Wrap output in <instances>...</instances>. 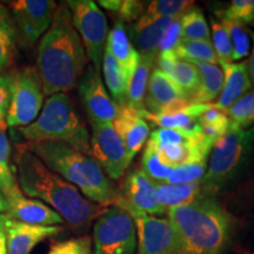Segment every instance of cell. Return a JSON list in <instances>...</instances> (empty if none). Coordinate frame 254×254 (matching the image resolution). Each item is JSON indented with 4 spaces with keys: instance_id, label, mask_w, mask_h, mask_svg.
I'll list each match as a JSON object with an SVG mask.
<instances>
[{
    "instance_id": "obj_37",
    "label": "cell",
    "mask_w": 254,
    "mask_h": 254,
    "mask_svg": "<svg viewBox=\"0 0 254 254\" xmlns=\"http://www.w3.org/2000/svg\"><path fill=\"white\" fill-rule=\"evenodd\" d=\"M142 171L155 183H165L170 174L172 173V168L165 166L159 160L158 151L150 145H146V148L142 155Z\"/></svg>"
},
{
    "instance_id": "obj_25",
    "label": "cell",
    "mask_w": 254,
    "mask_h": 254,
    "mask_svg": "<svg viewBox=\"0 0 254 254\" xmlns=\"http://www.w3.org/2000/svg\"><path fill=\"white\" fill-rule=\"evenodd\" d=\"M104 81L110 92L112 100L118 107L127 106V94H128V80L124 74L117 60L105 49L103 62H101Z\"/></svg>"
},
{
    "instance_id": "obj_14",
    "label": "cell",
    "mask_w": 254,
    "mask_h": 254,
    "mask_svg": "<svg viewBox=\"0 0 254 254\" xmlns=\"http://www.w3.org/2000/svg\"><path fill=\"white\" fill-rule=\"evenodd\" d=\"M136 226V254H177V237L167 219L133 215Z\"/></svg>"
},
{
    "instance_id": "obj_9",
    "label": "cell",
    "mask_w": 254,
    "mask_h": 254,
    "mask_svg": "<svg viewBox=\"0 0 254 254\" xmlns=\"http://www.w3.org/2000/svg\"><path fill=\"white\" fill-rule=\"evenodd\" d=\"M65 4L71 12L73 26L84 44L88 60L95 69L100 71L109 36L104 12L92 0H68Z\"/></svg>"
},
{
    "instance_id": "obj_20",
    "label": "cell",
    "mask_w": 254,
    "mask_h": 254,
    "mask_svg": "<svg viewBox=\"0 0 254 254\" xmlns=\"http://www.w3.org/2000/svg\"><path fill=\"white\" fill-rule=\"evenodd\" d=\"M221 68L224 72V85L219 99L213 106L226 112L232 105L252 91L253 85L247 62L221 64Z\"/></svg>"
},
{
    "instance_id": "obj_33",
    "label": "cell",
    "mask_w": 254,
    "mask_h": 254,
    "mask_svg": "<svg viewBox=\"0 0 254 254\" xmlns=\"http://www.w3.org/2000/svg\"><path fill=\"white\" fill-rule=\"evenodd\" d=\"M15 187L18 183L11 165V144L5 131H0V190L6 195Z\"/></svg>"
},
{
    "instance_id": "obj_32",
    "label": "cell",
    "mask_w": 254,
    "mask_h": 254,
    "mask_svg": "<svg viewBox=\"0 0 254 254\" xmlns=\"http://www.w3.org/2000/svg\"><path fill=\"white\" fill-rule=\"evenodd\" d=\"M230 129H245L254 124V91L240 98L226 111Z\"/></svg>"
},
{
    "instance_id": "obj_3",
    "label": "cell",
    "mask_w": 254,
    "mask_h": 254,
    "mask_svg": "<svg viewBox=\"0 0 254 254\" xmlns=\"http://www.w3.org/2000/svg\"><path fill=\"white\" fill-rule=\"evenodd\" d=\"M177 237V254H227L236 221L215 200L202 195L167 211Z\"/></svg>"
},
{
    "instance_id": "obj_2",
    "label": "cell",
    "mask_w": 254,
    "mask_h": 254,
    "mask_svg": "<svg viewBox=\"0 0 254 254\" xmlns=\"http://www.w3.org/2000/svg\"><path fill=\"white\" fill-rule=\"evenodd\" d=\"M15 167L21 192L46 204L72 226H85L106 209L85 198L77 187L53 172L26 145L18 147Z\"/></svg>"
},
{
    "instance_id": "obj_13",
    "label": "cell",
    "mask_w": 254,
    "mask_h": 254,
    "mask_svg": "<svg viewBox=\"0 0 254 254\" xmlns=\"http://www.w3.org/2000/svg\"><path fill=\"white\" fill-rule=\"evenodd\" d=\"M117 206L133 215H163L167 211L159 204L155 182L142 170H134L126 178L124 195H119Z\"/></svg>"
},
{
    "instance_id": "obj_17",
    "label": "cell",
    "mask_w": 254,
    "mask_h": 254,
    "mask_svg": "<svg viewBox=\"0 0 254 254\" xmlns=\"http://www.w3.org/2000/svg\"><path fill=\"white\" fill-rule=\"evenodd\" d=\"M60 226H38L5 217L7 254H30L38 244L60 233Z\"/></svg>"
},
{
    "instance_id": "obj_28",
    "label": "cell",
    "mask_w": 254,
    "mask_h": 254,
    "mask_svg": "<svg viewBox=\"0 0 254 254\" xmlns=\"http://www.w3.org/2000/svg\"><path fill=\"white\" fill-rule=\"evenodd\" d=\"M174 53L179 59L189 63L219 64L211 40H182Z\"/></svg>"
},
{
    "instance_id": "obj_10",
    "label": "cell",
    "mask_w": 254,
    "mask_h": 254,
    "mask_svg": "<svg viewBox=\"0 0 254 254\" xmlns=\"http://www.w3.org/2000/svg\"><path fill=\"white\" fill-rule=\"evenodd\" d=\"M91 153L110 179H122L129 161L123 139L112 123L90 120Z\"/></svg>"
},
{
    "instance_id": "obj_26",
    "label": "cell",
    "mask_w": 254,
    "mask_h": 254,
    "mask_svg": "<svg viewBox=\"0 0 254 254\" xmlns=\"http://www.w3.org/2000/svg\"><path fill=\"white\" fill-rule=\"evenodd\" d=\"M17 30L12 15L0 4V74L8 73L17 53Z\"/></svg>"
},
{
    "instance_id": "obj_1",
    "label": "cell",
    "mask_w": 254,
    "mask_h": 254,
    "mask_svg": "<svg viewBox=\"0 0 254 254\" xmlns=\"http://www.w3.org/2000/svg\"><path fill=\"white\" fill-rule=\"evenodd\" d=\"M87 63L86 50L73 26L71 12L62 2L57 5L52 24L38 45L36 68L45 97L77 87Z\"/></svg>"
},
{
    "instance_id": "obj_45",
    "label": "cell",
    "mask_w": 254,
    "mask_h": 254,
    "mask_svg": "<svg viewBox=\"0 0 254 254\" xmlns=\"http://www.w3.org/2000/svg\"><path fill=\"white\" fill-rule=\"evenodd\" d=\"M120 2H122V0H100V1H98V4L111 13H116L118 11Z\"/></svg>"
},
{
    "instance_id": "obj_43",
    "label": "cell",
    "mask_w": 254,
    "mask_h": 254,
    "mask_svg": "<svg viewBox=\"0 0 254 254\" xmlns=\"http://www.w3.org/2000/svg\"><path fill=\"white\" fill-rule=\"evenodd\" d=\"M11 72L0 74V112L4 114H7L9 100H11Z\"/></svg>"
},
{
    "instance_id": "obj_35",
    "label": "cell",
    "mask_w": 254,
    "mask_h": 254,
    "mask_svg": "<svg viewBox=\"0 0 254 254\" xmlns=\"http://www.w3.org/2000/svg\"><path fill=\"white\" fill-rule=\"evenodd\" d=\"M193 6L194 1L190 0H155L148 2L145 13L163 18H178Z\"/></svg>"
},
{
    "instance_id": "obj_46",
    "label": "cell",
    "mask_w": 254,
    "mask_h": 254,
    "mask_svg": "<svg viewBox=\"0 0 254 254\" xmlns=\"http://www.w3.org/2000/svg\"><path fill=\"white\" fill-rule=\"evenodd\" d=\"M251 38H252L253 49H252V52H251L250 59L247 60V64H249V71H250L251 81H252V85L254 87V33H253V32H251Z\"/></svg>"
},
{
    "instance_id": "obj_6",
    "label": "cell",
    "mask_w": 254,
    "mask_h": 254,
    "mask_svg": "<svg viewBox=\"0 0 254 254\" xmlns=\"http://www.w3.org/2000/svg\"><path fill=\"white\" fill-rule=\"evenodd\" d=\"M254 157V126L230 129L212 148L208 167L200 185L206 195L214 196L243 174Z\"/></svg>"
},
{
    "instance_id": "obj_8",
    "label": "cell",
    "mask_w": 254,
    "mask_h": 254,
    "mask_svg": "<svg viewBox=\"0 0 254 254\" xmlns=\"http://www.w3.org/2000/svg\"><path fill=\"white\" fill-rule=\"evenodd\" d=\"M11 100L6 114L9 127H25L38 118L44 106L43 82L33 66H24L11 72Z\"/></svg>"
},
{
    "instance_id": "obj_44",
    "label": "cell",
    "mask_w": 254,
    "mask_h": 254,
    "mask_svg": "<svg viewBox=\"0 0 254 254\" xmlns=\"http://www.w3.org/2000/svg\"><path fill=\"white\" fill-rule=\"evenodd\" d=\"M5 217L6 214H0V254H7L5 234Z\"/></svg>"
},
{
    "instance_id": "obj_38",
    "label": "cell",
    "mask_w": 254,
    "mask_h": 254,
    "mask_svg": "<svg viewBox=\"0 0 254 254\" xmlns=\"http://www.w3.org/2000/svg\"><path fill=\"white\" fill-rule=\"evenodd\" d=\"M207 170V161L185 164L174 168L165 183L167 184H193L200 183Z\"/></svg>"
},
{
    "instance_id": "obj_47",
    "label": "cell",
    "mask_w": 254,
    "mask_h": 254,
    "mask_svg": "<svg viewBox=\"0 0 254 254\" xmlns=\"http://www.w3.org/2000/svg\"><path fill=\"white\" fill-rule=\"evenodd\" d=\"M6 212H7V200L0 190V214H6Z\"/></svg>"
},
{
    "instance_id": "obj_29",
    "label": "cell",
    "mask_w": 254,
    "mask_h": 254,
    "mask_svg": "<svg viewBox=\"0 0 254 254\" xmlns=\"http://www.w3.org/2000/svg\"><path fill=\"white\" fill-rule=\"evenodd\" d=\"M199 124L201 134L212 144H215L230 131V119L226 112L213 105H209L208 109L199 117Z\"/></svg>"
},
{
    "instance_id": "obj_18",
    "label": "cell",
    "mask_w": 254,
    "mask_h": 254,
    "mask_svg": "<svg viewBox=\"0 0 254 254\" xmlns=\"http://www.w3.org/2000/svg\"><path fill=\"white\" fill-rule=\"evenodd\" d=\"M112 124L125 144L127 158L131 163L150 134V125L138 111L128 106L119 107L117 118Z\"/></svg>"
},
{
    "instance_id": "obj_24",
    "label": "cell",
    "mask_w": 254,
    "mask_h": 254,
    "mask_svg": "<svg viewBox=\"0 0 254 254\" xmlns=\"http://www.w3.org/2000/svg\"><path fill=\"white\" fill-rule=\"evenodd\" d=\"M159 204L168 209L190 204L200 196L206 195L200 183L193 184H167L155 183Z\"/></svg>"
},
{
    "instance_id": "obj_42",
    "label": "cell",
    "mask_w": 254,
    "mask_h": 254,
    "mask_svg": "<svg viewBox=\"0 0 254 254\" xmlns=\"http://www.w3.org/2000/svg\"><path fill=\"white\" fill-rule=\"evenodd\" d=\"M144 1H138V0H122L118 11L114 14H117V17L119 19L118 23L133 24L144 14Z\"/></svg>"
},
{
    "instance_id": "obj_5",
    "label": "cell",
    "mask_w": 254,
    "mask_h": 254,
    "mask_svg": "<svg viewBox=\"0 0 254 254\" xmlns=\"http://www.w3.org/2000/svg\"><path fill=\"white\" fill-rule=\"evenodd\" d=\"M18 129L27 144L62 142L92 155L90 132L66 93L47 97L38 118Z\"/></svg>"
},
{
    "instance_id": "obj_7",
    "label": "cell",
    "mask_w": 254,
    "mask_h": 254,
    "mask_svg": "<svg viewBox=\"0 0 254 254\" xmlns=\"http://www.w3.org/2000/svg\"><path fill=\"white\" fill-rule=\"evenodd\" d=\"M134 218L120 206L113 205L95 219L92 249L93 254H136Z\"/></svg>"
},
{
    "instance_id": "obj_49",
    "label": "cell",
    "mask_w": 254,
    "mask_h": 254,
    "mask_svg": "<svg viewBox=\"0 0 254 254\" xmlns=\"http://www.w3.org/2000/svg\"><path fill=\"white\" fill-rule=\"evenodd\" d=\"M251 26H252V27H254V21H253V23H252V24H251Z\"/></svg>"
},
{
    "instance_id": "obj_11",
    "label": "cell",
    "mask_w": 254,
    "mask_h": 254,
    "mask_svg": "<svg viewBox=\"0 0 254 254\" xmlns=\"http://www.w3.org/2000/svg\"><path fill=\"white\" fill-rule=\"evenodd\" d=\"M18 43L32 47L52 24L57 2L53 0H17L9 2Z\"/></svg>"
},
{
    "instance_id": "obj_39",
    "label": "cell",
    "mask_w": 254,
    "mask_h": 254,
    "mask_svg": "<svg viewBox=\"0 0 254 254\" xmlns=\"http://www.w3.org/2000/svg\"><path fill=\"white\" fill-rule=\"evenodd\" d=\"M199 135V134H198ZM196 135H190L186 133L170 128H158L151 133L147 145L152 146L155 150L166 147L171 145H182L192 140Z\"/></svg>"
},
{
    "instance_id": "obj_48",
    "label": "cell",
    "mask_w": 254,
    "mask_h": 254,
    "mask_svg": "<svg viewBox=\"0 0 254 254\" xmlns=\"http://www.w3.org/2000/svg\"><path fill=\"white\" fill-rule=\"evenodd\" d=\"M6 126V114H4L2 112H0V131H5Z\"/></svg>"
},
{
    "instance_id": "obj_36",
    "label": "cell",
    "mask_w": 254,
    "mask_h": 254,
    "mask_svg": "<svg viewBox=\"0 0 254 254\" xmlns=\"http://www.w3.org/2000/svg\"><path fill=\"white\" fill-rule=\"evenodd\" d=\"M215 14L219 18L251 25L254 21V0H233Z\"/></svg>"
},
{
    "instance_id": "obj_41",
    "label": "cell",
    "mask_w": 254,
    "mask_h": 254,
    "mask_svg": "<svg viewBox=\"0 0 254 254\" xmlns=\"http://www.w3.org/2000/svg\"><path fill=\"white\" fill-rule=\"evenodd\" d=\"M183 40V30L182 23H180V17L174 19L170 26L164 32V36L161 38L160 44H159V53L174 52L180 41Z\"/></svg>"
},
{
    "instance_id": "obj_15",
    "label": "cell",
    "mask_w": 254,
    "mask_h": 254,
    "mask_svg": "<svg viewBox=\"0 0 254 254\" xmlns=\"http://www.w3.org/2000/svg\"><path fill=\"white\" fill-rule=\"evenodd\" d=\"M5 198L7 200L6 215L13 220L38 226H59L65 222L56 211L46 204L25 195L19 186L6 194Z\"/></svg>"
},
{
    "instance_id": "obj_12",
    "label": "cell",
    "mask_w": 254,
    "mask_h": 254,
    "mask_svg": "<svg viewBox=\"0 0 254 254\" xmlns=\"http://www.w3.org/2000/svg\"><path fill=\"white\" fill-rule=\"evenodd\" d=\"M78 92L81 103L88 114V118L93 122L113 123L118 114V105L111 98L106 90L100 71L93 65H87L85 72L78 81Z\"/></svg>"
},
{
    "instance_id": "obj_4",
    "label": "cell",
    "mask_w": 254,
    "mask_h": 254,
    "mask_svg": "<svg viewBox=\"0 0 254 254\" xmlns=\"http://www.w3.org/2000/svg\"><path fill=\"white\" fill-rule=\"evenodd\" d=\"M53 172L72 184L90 201L104 207L117 205L119 193L92 155L62 142L26 144Z\"/></svg>"
},
{
    "instance_id": "obj_16",
    "label": "cell",
    "mask_w": 254,
    "mask_h": 254,
    "mask_svg": "<svg viewBox=\"0 0 254 254\" xmlns=\"http://www.w3.org/2000/svg\"><path fill=\"white\" fill-rule=\"evenodd\" d=\"M174 19L176 18H163L144 13L135 23L129 24L127 34L140 57L157 58L159 44L164 32Z\"/></svg>"
},
{
    "instance_id": "obj_40",
    "label": "cell",
    "mask_w": 254,
    "mask_h": 254,
    "mask_svg": "<svg viewBox=\"0 0 254 254\" xmlns=\"http://www.w3.org/2000/svg\"><path fill=\"white\" fill-rule=\"evenodd\" d=\"M47 254H93L92 239L90 237H79L57 241L51 245Z\"/></svg>"
},
{
    "instance_id": "obj_21",
    "label": "cell",
    "mask_w": 254,
    "mask_h": 254,
    "mask_svg": "<svg viewBox=\"0 0 254 254\" xmlns=\"http://www.w3.org/2000/svg\"><path fill=\"white\" fill-rule=\"evenodd\" d=\"M157 64L158 68L183 91L190 103L199 87V73L195 66L192 63L179 59L174 52L159 53Z\"/></svg>"
},
{
    "instance_id": "obj_34",
    "label": "cell",
    "mask_w": 254,
    "mask_h": 254,
    "mask_svg": "<svg viewBox=\"0 0 254 254\" xmlns=\"http://www.w3.org/2000/svg\"><path fill=\"white\" fill-rule=\"evenodd\" d=\"M211 37L212 45L218 57L219 64H231L232 62V43L228 32L224 24L218 18L211 17Z\"/></svg>"
},
{
    "instance_id": "obj_27",
    "label": "cell",
    "mask_w": 254,
    "mask_h": 254,
    "mask_svg": "<svg viewBox=\"0 0 254 254\" xmlns=\"http://www.w3.org/2000/svg\"><path fill=\"white\" fill-rule=\"evenodd\" d=\"M155 58L151 57H140L138 66L132 74L128 82V94H127V106L138 111L145 110L144 100L147 91L148 79L153 69Z\"/></svg>"
},
{
    "instance_id": "obj_19",
    "label": "cell",
    "mask_w": 254,
    "mask_h": 254,
    "mask_svg": "<svg viewBox=\"0 0 254 254\" xmlns=\"http://www.w3.org/2000/svg\"><path fill=\"white\" fill-rule=\"evenodd\" d=\"M180 100H187L183 91L158 67L152 69L144 100L145 111L158 116Z\"/></svg>"
},
{
    "instance_id": "obj_30",
    "label": "cell",
    "mask_w": 254,
    "mask_h": 254,
    "mask_svg": "<svg viewBox=\"0 0 254 254\" xmlns=\"http://www.w3.org/2000/svg\"><path fill=\"white\" fill-rule=\"evenodd\" d=\"M183 40H211V32L204 13L193 6L180 17Z\"/></svg>"
},
{
    "instance_id": "obj_23",
    "label": "cell",
    "mask_w": 254,
    "mask_h": 254,
    "mask_svg": "<svg viewBox=\"0 0 254 254\" xmlns=\"http://www.w3.org/2000/svg\"><path fill=\"white\" fill-rule=\"evenodd\" d=\"M199 73V87L190 99V104L206 105L220 95L224 85V72L219 65L192 63Z\"/></svg>"
},
{
    "instance_id": "obj_31",
    "label": "cell",
    "mask_w": 254,
    "mask_h": 254,
    "mask_svg": "<svg viewBox=\"0 0 254 254\" xmlns=\"http://www.w3.org/2000/svg\"><path fill=\"white\" fill-rule=\"evenodd\" d=\"M219 20L226 27L232 43V62L238 63L250 55L251 50V32L244 24L238 21L219 18Z\"/></svg>"
},
{
    "instance_id": "obj_22",
    "label": "cell",
    "mask_w": 254,
    "mask_h": 254,
    "mask_svg": "<svg viewBox=\"0 0 254 254\" xmlns=\"http://www.w3.org/2000/svg\"><path fill=\"white\" fill-rule=\"evenodd\" d=\"M106 50L111 53V56L117 60L120 68L123 69L124 74L126 75L129 82L132 74L134 73L138 66L140 55L136 52L133 47L126 28L123 24L117 23L107 36Z\"/></svg>"
}]
</instances>
